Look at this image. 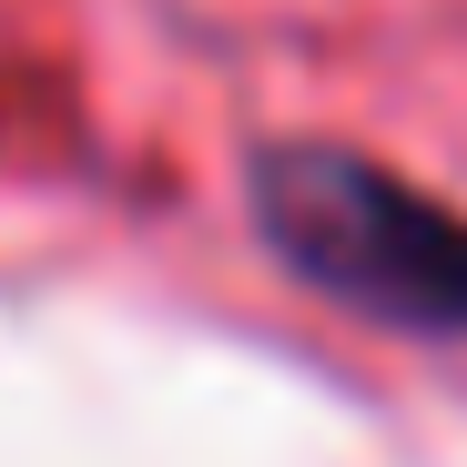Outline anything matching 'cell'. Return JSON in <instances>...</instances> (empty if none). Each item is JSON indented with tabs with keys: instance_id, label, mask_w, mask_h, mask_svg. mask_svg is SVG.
Listing matches in <instances>:
<instances>
[{
	"instance_id": "obj_1",
	"label": "cell",
	"mask_w": 467,
	"mask_h": 467,
	"mask_svg": "<svg viewBox=\"0 0 467 467\" xmlns=\"http://www.w3.org/2000/svg\"><path fill=\"white\" fill-rule=\"evenodd\" d=\"M244 203L265 254L397 336H467V213L397 183L346 142H265L244 163Z\"/></svg>"
}]
</instances>
